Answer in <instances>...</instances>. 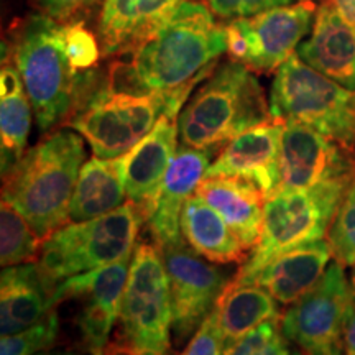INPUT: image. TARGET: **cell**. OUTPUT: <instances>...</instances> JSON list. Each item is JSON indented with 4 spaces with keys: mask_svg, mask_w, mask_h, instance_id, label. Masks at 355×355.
<instances>
[{
    "mask_svg": "<svg viewBox=\"0 0 355 355\" xmlns=\"http://www.w3.org/2000/svg\"><path fill=\"white\" fill-rule=\"evenodd\" d=\"M225 50V26L216 24L209 7L186 0L128 53V63L110 66L107 87L128 94L194 87L209 78Z\"/></svg>",
    "mask_w": 355,
    "mask_h": 355,
    "instance_id": "obj_1",
    "label": "cell"
},
{
    "mask_svg": "<svg viewBox=\"0 0 355 355\" xmlns=\"http://www.w3.org/2000/svg\"><path fill=\"white\" fill-rule=\"evenodd\" d=\"M2 61H12L24 79L37 125L43 133L69 121L107 81L99 71L79 73L64 51L63 25L33 13L20 21L10 42L2 43Z\"/></svg>",
    "mask_w": 355,
    "mask_h": 355,
    "instance_id": "obj_2",
    "label": "cell"
},
{
    "mask_svg": "<svg viewBox=\"0 0 355 355\" xmlns=\"http://www.w3.org/2000/svg\"><path fill=\"white\" fill-rule=\"evenodd\" d=\"M86 163L84 137L61 128L26 150L2 175V199L25 217L42 241L69 222V204Z\"/></svg>",
    "mask_w": 355,
    "mask_h": 355,
    "instance_id": "obj_3",
    "label": "cell"
},
{
    "mask_svg": "<svg viewBox=\"0 0 355 355\" xmlns=\"http://www.w3.org/2000/svg\"><path fill=\"white\" fill-rule=\"evenodd\" d=\"M273 121L259 79L241 61L212 71L178 115L181 145L219 148L242 132Z\"/></svg>",
    "mask_w": 355,
    "mask_h": 355,
    "instance_id": "obj_4",
    "label": "cell"
},
{
    "mask_svg": "<svg viewBox=\"0 0 355 355\" xmlns=\"http://www.w3.org/2000/svg\"><path fill=\"white\" fill-rule=\"evenodd\" d=\"M355 176L324 181L311 188L277 189L265 199L260 242L232 278L234 285H250L275 257L329 234L345 191Z\"/></svg>",
    "mask_w": 355,
    "mask_h": 355,
    "instance_id": "obj_5",
    "label": "cell"
},
{
    "mask_svg": "<svg viewBox=\"0 0 355 355\" xmlns=\"http://www.w3.org/2000/svg\"><path fill=\"white\" fill-rule=\"evenodd\" d=\"M171 337V288L163 257L155 243H139L133 250L117 331L105 355H170Z\"/></svg>",
    "mask_w": 355,
    "mask_h": 355,
    "instance_id": "obj_6",
    "label": "cell"
},
{
    "mask_svg": "<svg viewBox=\"0 0 355 355\" xmlns=\"http://www.w3.org/2000/svg\"><path fill=\"white\" fill-rule=\"evenodd\" d=\"M191 91L193 87L128 94L110 91L105 81L86 107L71 117L64 127L81 133L94 157L115 159L145 139L163 117L178 119Z\"/></svg>",
    "mask_w": 355,
    "mask_h": 355,
    "instance_id": "obj_7",
    "label": "cell"
},
{
    "mask_svg": "<svg viewBox=\"0 0 355 355\" xmlns=\"http://www.w3.org/2000/svg\"><path fill=\"white\" fill-rule=\"evenodd\" d=\"M270 112L277 121L316 128L355 157V91L293 55L277 69L270 91Z\"/></svg>",
    "mask_w": 355,
    "mask_h": 355,
    "instance_id": "obj_8",
    "label": "cell"
},
{
    "mask_svg": "<svg viewBox=\"0 0 355 355\" xmlns=\"http://www.w3.org/2000/svg\"><path fill=\"white\" fill-rule=\"evenodd\" d=\"M145 217L130 201L96 219L68 222L43 241L38 263L55 282L133 255Z\"/></svg>",
    "mask_w": 355,
    "mask_h": 355,
    "instance_id": "obj_9",
    "label": "cell"
},
{
    "mask_svg": "<svg viewBox=\"0 0 355 355\" xmlns=\"http://www.w3.org/2000/svg\"><path fill=\"white\" fill-rule=\"evenodd\" d=\"M354 303L344 265L332 261L321 282L283 313V331L304 355H344L345 322Z\"/></svg>",
    "mask_w": 355,
    "mask_h": 355,
    "instance_id": "obj_10",
    "label": "cell"
},
{
    "mask_svg": "<svg viewBox=\"0 0 355 355\" xmlns=\"http://www.w3.org/2000/svg\"><path fill=\"white\" fill-rule=\"evenodd\" d=\"M132 257L58 282L55 308L66 301L78 304L74 324L81 349L87 355L107 352L110 336L121 314Z\"/></svg>",
    "mask_w": 355,
    "mask_h": 355,
    "instance_id": "obj_11",
    "label": "cell"
},
{
    "mask_svg": "<svg viewBox=\"0 0 355 355\" xmlns=\"http://www.w3.org/2000/svg\"><path fill=\"white\" fill-rule=\"evenodd\" d=\"M159 254L170 278L173 339L184 345L216 308L235 273L196 254L184 241L159 248Z\"/></svg>",
    "mask_w": 355,
    "mask_h": 355,
    "instance_id": "obj_12",
    "label": "cell"
},
{
    "mask_svg": "<svg viewBox=\"0 0 355 355\" xmlns=\"http://www.w3.org/2000/svg\"><path fill=\"white\" fill-rule=\"evenodd\" d=\"M355 176V157L303 122L283 121L278 188L295 189Z\"/></svg>",
    "mask_w": 355,
    "mask_h": 355,
    "instance_id": "obj_13",
    "label": "cell"
},
{
    "mask_svg": "<svg viewBox=\"0 0 355 355\" xmlns=\"http://www.w3.org/2000/svg\"><path fill=\"white\" fill-rule=\"evenodd\" d=\"M313 0L273 7L252 17L232 20L247 40L248 53L243 64L259 73L277 71L298 50L301 40L313 30L316 19Z\"/></svg>",
    "mask_w": 355,
    "mask_h": 355,
    "instance_id": "obj_14",
    "label": "cell"
},
{
    "mask_svg": "<svg viewBox=\"0 0 355 355\" xmlns=\"http://www.w3.org/2000/svg\"><path fill=\"white\" fill-rule=\"evenodd\" d=\"M214 155L216 148L199 150L186 145L178 148L153 209L145 222L152 234V241L158 248L184 241L181 234V214L184 204L206 178L207 168L214 162Z\"/></svg>",
    "mask_w": 355,
    "mask_h": 355,
    "instance_id": "obj_15",
    "label": "cell"
},
{
    "mask_svg": "<svg viewBox=\"0 0 355 355\" xmlns=\"http://www.w3.org/2000/svg\"><path fill=\"white\" fill-rule=\"evenodd\" d=\"M178 137L176 117H163L145 139L117 158L127 199L139 207L145 222L178 152Z\"/></svg>",
    "mask_w": 355,
    "mask_h": 355,
    "instance_id": "obj_16",
    "label": "cell"
},
{
    "mask_svg": "<svg viewBox=\"0 0 355 355\" xmlns=\"http://www.w3.org/2000/svg\"><path fill=\"white\" fill-rule=\"evenodd\" d=\"M283 121L260 123L224 145L207 168L206 178L235 176L259 186L265 198L278 188V162Z\"/></svg>",
    "mask_w": 355,
    "mask_h": 355,
    "instance_id": "obj_17",
    "label": "cell"
},
{
    "mask_svg": "<svg viewBox=\"0 0 355 355\" xmlns=\"http://www.w3.org/2000/svg\"><path fill=\"white\" fill-rule=\"evenodd\" d=\"M296 55L318 73L355 91V28L331 0L318 8L309 38L300 43Z\"/></svg>",
    "mask_w": 355,
    "mask_h": 355,
    "instance_id": "obj_18",
    "label": "cell"
},
{
    "mask_svg": "<svg viewBox=\"0 0 355 355\" xmlns=\"http://www.w3.org/2000/svg\"><path fill=\"white\" fill-rule=\"evenodd\" d=\"M51 279L38 261L7 266L0 277V332L15 334L42 321L55 309Z\"/></svg>",
    "mask_w": 355,
    "mask_h": 355,
    "instance_id": "obj_19",
    "label": "cell"
},
{
    "mask_svg": "<svg viewBox=\"0 0 355 355\" xmlns=\"http://www.w3.org/2000/svg\"><path fill=\"white\" fill-rule=\"evenodd\" d=\"M186 0H104L97 35L102 56L128 55Z\"/></svg>",
    "mask_w": 355,
    "mask_h": 355,
    "instance_id": "obj_20",
    "label": "cell"
},
{
    "mask_svg": "<svg viewBox=\"0 0 355 355\" xmlns=\"http://www.w3.org/2000/svg\"><path fill=\"white\" fill-rule=\"evenodd\" d=\"M196 194L216 209L245 250H254L263 229L265 194L252 181L235 176L204 178Z\"/></svg>",
    "mask_w": 355,
    "mask_h": 355,
    "instance_id": "obj_21",
    "label": "cell"
},
{
    "mask_svg": "<svg viewBox=\"0 0 355 355\" xmlns=\"http://www.w3.org/2000/svg\"><path fill=\"white\" fill-rule=\"evenodd\" d=\"M332 257L329 242L304 243L275 257L250 285L263 288L278 304L291 306L321 282Z\"/></svg>",
    "mask_w": 355,
    "mask_h": 355,
    "instance_id": "obj_22",
    "label": "cell"
},
{
    "mask_svg": "<svg viewBox=\"0 0 355 355\" xmlns=\"http://www.w3.org/2000/svg\"><path fill=\"white\" fill-rule=\"evenodd\" d=\"M181 234L196 254L214 263L242 265L248 257L227 222L196 193L184 204Z\"/></svg>",
    "mask_w": 355,
    "mask_h": 355,
    "instance_id": "obj_23",
    "label": "cell"
},
{
    "mask_svg": "<svg viewBox=\"0 0 355 355\" xmlns=\"http://www.w3.org/2000/svg\"><path fill=\"white\" fill-rule=\"evenodd\" d=\"M32 102L25 91L19 68L2 61L0 71V140H2V175L12 170L26 152L32 127Z\"/></svg>",
    "mask_w": 355,
    "mask_h": 355,
    "instance_id": "obj_24",
    "label": "cell"
},
{
    "mask_svg": "<svg viewBox=\"0 0 355 355\" xmlns=\"http://www.w3.org/2000/svg\"><path fill=\"white\" fill-rule=\"evenodd\" d=\"M125 198L117 158L92 157L79 173L69 204V222H84L109 214L125 204Z\"/></svg>",
    "mask_w": 355,
    "mask_h": 355,
    "instance_id": "obj_25",
    "label": "cell"
},
{
    "mask_svg": "<svg viewBox=\"0 0 355 355\" xmlns=\"http://www.w3.org/2000/svg\"><path fill=\"white\" fill-rule=\"evenodd\" d=\"M216 308L225 350L259 324L283 316L278 301L259 285L230 283L227 290L222 293Z\"/></svg>",
    "mask_w": 355,
    "mask_h": 355,
    "instance_id": "obj_26",
    "label": "cell"
},
{
    "mask_svg": "<svg viewBox=\"0 0 355 355\" xmlns=\"http://www.w3.org/2000/svg\"><path fill=\"white\" fill-rule=\"evenodd\" d=\"M43 241L10 202L2 199L0 207V263L7 266L40 260Z\"/></svg>",
    "mask_w": 355,
    "mask_h": 355,
    "instance_id": "obj_27",
    "label": "cell"
},
{
    "mask_svg": "<svg viewBox=\"0 0 355 355\" xmlns=\"http://www.w3.org/2000/svg\"><path fill=\"white\" fill-rule=\"evenodd\" d=\"M224 355H304L288 339L282 326V316L268 319L242 336L225 350Z\"/></svg>",
    "mask_w": 355,
    "mask_h": 355,
    "instance_id": "obj_28",
    "label": "cell"
},
{
    "mask_svg": "<svg viewBox=\"0 0 355 355\" xmlns=\"http://www.w3.org/2000/svg\"><path fill=\"white\" fill-rule=\"evenodd\" d=\"M60 336V316L56 308L48 316L15 334L2 336L0 355H38L50 350Z\"/></svg>",
    "mask_w": 355,
    "mask_h": 355,
    "instance_id": "obj_29",
    "label": "cell"
},
{
    "mask_svg": "<svg viewBox=\"0 0 355 355\" xmlns=\"http://www.w3.org/2000/svg\"><path fill=\"white\" fill-rule=\"evenodd\" d=\"M327 242L331 243L336 261L344 266L355 263V178L336 212Z\"/></svg>",
    "mask_w": 355,
    "mask_h": 355,
    "instance_id": "obj_30",
    "label": "cell"
},
{
    "mask_svg": "<svg viewBox=\"0 0 355 355\" xmlns=\"http://www.w3.org/2000/svg\"><path fill=\"white\" fill-rule=\"evenodd\" d=\"M63 43L71 66L79 73L94 69L99 63L102 56L101 43L83 21H69L63 25Z\"/></svg>",
    "mask_w": 355,
    "mask_h": 355,
    "instance_id": "obj_31",
    "label": "cell"
},
{
    "mask_svg": "<svg viewBox=\"0 0 355 355\" xmlns=\"http://www.w3.org/2000/svg\"><path fill=\"white\" fill-rule=\"evenodd\" d=\"M224 336L220 331L217 308H214L178 355H224Z\"/></svg>",
    "mask_w": 355,
    "mask_h": 355,
    "instance_id": "obj_32",
    "label": "cell"
},
{
    "mask_svg": "<svg viewBox=\"0 0 355 355\" xmlns=\"http://www.w3.org/2000/svg\"><path fill=\"white\" fill-rule=\"evenodd\" d=\"M295 0H206L214 15L225 20L252 17L273 7L290 6Z\"/></svg>",
    "mask_w": 355,
    "mask_h": 355,
    "instance_id": "obj_33",
    "label": "cell"
},
{
    "mask_svg": "<svg viewBox=\"0 0 355 355\" xmlns=\"http://www.w3.org/2000/svg\"><path fill=\"white\" fill-rule=\"evenodd\" d=\"M33 2L51 19L69 20L74 13L97 0H33Z\"/></svg>",
    "mask_w": 355,
    "mask_h": 355,
    "instance_id": "obj_34",
    "label": "cell"
},
{
    "mask_svg": "<svg viewBox=\"0 0 355 355\" xmlns=\"http://www.w3.org/2000/svg\"><path fill=\"white\" fill-rule=\"evenodd\" d=\"M344 352L345 355H355V303L350 309L344 331Z\"/></svg>",
    "mask_w": 355,
    "mask_h": 355,
    "instance_id": "obj_35",
    "label": "cell"
},
{
    "mask_svg": "<svg viewBox=\"0 0 355 355\" xmlns=\"http://www.w3.org/2000/svg\"><path fill=\"white\" fill-rule=\"evenodd\" d=\"M340 15L355 28V0H331Z\"/></svg>",
    "mask_w": 355,
    "mask_h": 355,
    "instance_id": "obj_36",
    "label": "cell"
},
{
    "mask_svg": "<svg viewBox=\"0 0 355 355\" xmlns=\"http://www.w3.org/2000/svg\"><path fill=\"white\" fill-rule=\"evenodd\" d=\"M38 355H79V354L71 352V350H55V352H50V350H46V352H42Z\"/></svg>",
    "mask_w": 355,
    "mask_h": 355,
    "instance_id": "obj_37",
    "label": "cell"
},
{
    "mask_svg": "<svg viewBox=\"0 0 355 355\" xmlns=\"http://www.w3.org/2000/svg\"><path fill=\"white\" fill-rule=\"evenodd\" d=\"M349 282H350V288H352V295H354V300H355V263L352 265V270H350Z\"/></svg>",
    "mask_w": 355,
    "mask_h": 355,
    "instance_id": "obj_38",
    "label": "cell"
},
{
    "mask_svg": "<svg viewBox=\"0 0 355 355\" xmlns=\"http://www.w3.org/2000/svg\"><path fill=\"white\" fill-rule=\"evenodd\" d=\"M110 355H125V354H110Z\"/></svg>",
    "mask_w": 355,
    "mask_h": 355,
    "instance_id": "obj_39",
    "label": "cell"
}]
</instances>
